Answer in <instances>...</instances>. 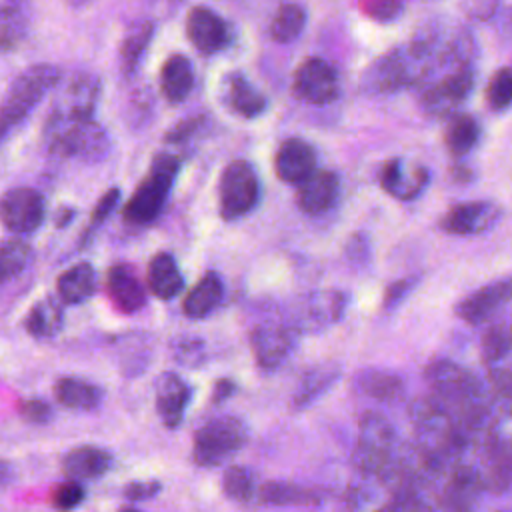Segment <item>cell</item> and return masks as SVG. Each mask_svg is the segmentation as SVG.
Masks as SVG:
<instances>
[{"instance_id":"cell-1","label":"cell","mask_w":512,"mask_h":512,"mask_svg":"<svg viewBox=\"0 0 512 512\" xmlns=\"http://www.w3.org/2000/svg\"><path fill=\"white\" fill-rule=\"evenodd\" d=\"M178 172L180 160L174 154H156L150 162L148 174L140 180L134 194L126 202L122 218L132 226H142L156 220L170 196Z\"/></svg>"},{"instance_id":"cell-2","label":"cell","mask_w":512,"mask_h":512,"mask_svg":"<svg viewBox=\"0 0 512 512\" xmlns=\"http://www.w3.org/2000/svg\"><path fill=\"white\" fill-rule=\"evenodd\" d=\"M58 80L60 70L52 64H34L18 74L0 104V136L22 122Z\"/></svg>"},{"instance_id":"cell-3","label":"cell","mask_w":512,"mask_h":512,"mask_svg":"<svg viewBox=\"0 0 512 512\" xmlns=\"http://www.w3.org/2000/svg\"><path fill=\"white\" fill-rule=\"evenodd\" d=\"M46 140L52 152L84 160H100L110 150L106 130L92 118H62L52 114L46 124Z\"/></svg>"},{"instance_id":"cell-4","label":"cell","mask_w":512,"mask_h":512,"mask_svg":"<svg viewBox=\"0 0 512 512\" xmlns=\"http://www.w3.org/2000/svg\"><path fill=\"white\" fill-rule=\"evenodd\" d=\"M432 72V64L424 50L412 40L378 58L366 74V86L372 92H396L424 80Z\"/></svg>"},{"instance_id":"cell-5","label":"cell","mask_w":512,"mask_h":512,"mask_svg":"<svg viewBox=\"0 0 512 512\" xmlns=\"http://www.w3.org/2000/svg\"><path fill=\"white\" fill-rule=\"evenodd\" d=\"M430 388L444 402L454 404L464 410L470 420H478L482 416V386L478 378L452 360H434L426 366L424 372Z\"/></svg>"},{"instance_id":"cell-6","label":"cell","mask_w":512,"mask_h":512,"mask_svg":"<svg viewBox=\"0 0 512 512\" xmlns=\"http://www.w3.org/2000/svg\"><path fill=\"white\" fill-rule=\"evenodd\" d=\"M248 440V426L238 416H216L194 434L192 456L200 466H218L234 456Z\"/></svg>"},{"instance_id":"cell-7","label":"cell","mask_w":512,"mask_h":512,"mask_svg":"<svg viewBox=\"0 0 512 512\" xmlns=\"http://www.w3.org/2000/svg\"><path fill=\"white\" fill-rule=\"evenodd\" d=\"M260 180L248 160H232L218 180V210L222 220L232 222L256 208Z\"/></svg>"},{"instance_id":"cell-8","label":"cell","mask_w":512,"mask_h":512,"mask_svg":"<svg viewBox=\"0 0 512 512\" xmlns=\"http://www.w3.org/2000/svg\"><path fill=\"white\" fill-rule=\"evenodd\" d=\"M292 90L298 100L312 106H326L340 94V80L336 70L322 58L310 56L294 70Z\"/></svg>"},{"instance_id":"cell-9","label":"cell","mask_w":512,"mask_h":512,"mask_svg":"<svg viewBox=\"0 0 512 512\" xmlns=\"http://www.w3.org/2000/svg\"><path fill=\"white\" fill-rule=\"evenodd\" d=\"M476 72L472 64L450 68L446 76L432 82L422 92V104L428 112L438 116H454V110L470 96Z\"/></svg>"},{"instance_id":"cell-10","label":"cell","mask_w":512,"mask_h":512,"mask_svg":"<svg viewBox=\"0 0 512 512\" xmlns=\"http://www.w3.org/2000/svg\"><path fill=\"white\" fill-rule=\"evenodd\" d=\"M296 326L282 322H264L252 330L250 346L260 368L276 370L286 362L296 346Z\"/></svg>"},{"instance_id":"cell-11","label":"cell","mask_w":512,"mask_h":512,"mask_svg":"<svg viewBox=\"0 0 512 512\" xmlns=\"http://www.w3.org/2000/svg\"><path fill=\"white\" fill-rule=\"evenodd\" d=\"M44 220V198L34 188H12L0 198V222L16 234L34 232Z\"/></svg>"},{"instance_id":"cell-12","label":"cell","mask_w":512,"mask_h":512,"mask_svg":"<svg viewBox=\"0 0 512 512\" xmlns=\"http://www.w3.org/2000/svg\"><path fill=\"white\" fill-rule=\"evenodd\" d=\"M502 216V208L488 200L460 202L446 210L438 226L452 236H476L490 230Z\"/></svg>"},{"instance_id":"cell-13","label":"cell","mask_w":512,"mask_h":512,"mask_svg":"<svg viewBox=\"0 0 512 512\" xmlns=\"http://www.w3.org/2000/svg\"><path fill=\"white\" fill-rule=\"evenodd\" d=\"M186 36L202 54H216L230 42L228 22L208 6H192L186 16Z\"/></svg>"},{"instance_id":"cell-14","label":"cell","mask_w":512,"mask_h":512,"mask_svg":"<svg viewBox=\"0 0 512 512\" xmlns=\"http://www.w3.org/2000/svg\"><path fill=\"white\" fill-rule=\"evenodd\" d=\"M510 300V282L508 278H502L498 282L486 284L468 296H464L456 304V316L472 326L484 324L490 318H494Z\"/></svg>"},{"instance_id":"cell-15","label":"cell","mask_w":512,"mask_h":512,"mask_svg":"<svg viewBox=\"0 0 512 512\" xmlns=\"http://www.w3.org/2000/svg\"><path fill=\"white\" fill-rule=\"evenodd\" d=\"M378 182L392 198L414 200L430 182V172L422 164H406L402 158H392L382 166Z\"/></svg>"},{"instance_id":"cell-16","label":"cell","mask_w":512,"mask_h":512,"mask_svg":"<svg viewBox=\"0 0 512 512\" xmlns=\"http://www.w3.org/2000/svg\"><path fill=\"white\" fill-rule=\"evenodd\" d=\"M192 390L176 372H162L156 378V412L166 428H178L186 414Z\"/></svg>"},{"instance_id":"cell-17","label":"cell","mask_w":512,"mask_h":512,"mask_svg":"<svg viewBox=\"0 0 512 512\" xmlns=\"http://www.w3.org/2000/svg\"><path fill=\"white\" fill-rule=\"evenodd\" d=\"M316 150L302 138L284 140L274 156V172L282 182L300 184L316 170Z\"/></svg>"},{"instance_id":"cell-18","label":"cell","mask_w":512,"mask_h":512,"mask_svg":"<svg viewBox=\"0 0 512 512\" xmlns=\"http://www.w3.org/2000/svg\"><path fill=\"white\" fill-rule=\"evenodd\" d=\"M346 294L340 290H320L306 296L300 314H298V326L296 330H322L334 322H338L346 308Z\"/></svg>"},{"instance_id":"cell-19","label":"cell","mask_w":512,"mask_h":512,"mask_svg":"<svg viewBox=\"0 0 512 512\" xmlns=\"http://www.w3.org/2000/svg\"><path fill=\"white\" fill-rule=\"evenodd\" d=\"M338 198V176L332 170H314L296 188V204L308 216L328 212Z\"/></svg>"},{"instance_id":"cell-20","label":"cell","mask_w":512,"mask_h":512,"mask_svg":"<svg viewBox=\"0 0 512 512\" xmlns=\"http://www.w3.org/2000/svg\"><path fill=\"white\" fill-rule=\"evenodd\" d=\"M106 292L112 304L124 314H134L146 304V288L130 264L110 266L106 274Z\"/></svg>"},{"instance_id":"cell-21","label":"cell","mask_w":512,"mask_h":512,"mask_svg":"<svg viewBox=\"0 0 512 512\" xmlns=\"http://www.w3.org/2000/svg\"><path fill=\"white\" fill-rule=\"evenodd\" d=\"M100 94V80L92 74H76L66 84L54 114L62 118H92Z\"/></svg>"},{"instance_id":"cell-22","label":"cell","mask_w":512,"mask_h":512,"mask_svg":"<svg viewBox=\"0 0 512 512\" xmlns=\"http://www.w3.org/2000/svg\"><path fill=\"white\" fill-rule=\"evenodd\" d=\"M222 100L228 110L246 120L258 118L268 106L266 96L242 72H230L224 76Z\"/></svg>"},{"instance_id":"cell-23","label":"cell","mask_w":512,"mask_h":512,"mask_svg":"<svg viewBox=\"0 0 512 512\" xmlns=\"http://www.w3.org/2000/svg\"><path fill=\"white\" fill-rule=\"evenodd\" d=\"M184 288V276L170 252H158L146 268V290L160 300L176 298Z\"/></svg>"},{"instance_id":"cell-24","label":"cell","mask_w":512,"mask_h":512,"mask_svg":"<svg viewBox=\"0 0 512 512\" xmlns=\"http://www.w3.org/2000/svg\"><path fill=\"white\" fill-rule=\"evenodd\" d=\"M194 66L184 54H170L160 68V90L170 104L184 102L194 88Z\"/></svg>"},{"instance_id":"cell-25","label":"cell","mask_w":512,"mask_h":512,"mask_svg":"<svg viewBox=\"0 0 512 512\" xmlns=\"http://www.w3.org/2000/svg\"><path fill=\"white\" fill-rule=\"evenodd\" d=\"M110 464H112V456L98 446H78L70 450L62 460V468L66 476L74 482L100 478L108 472Z\"/></svg>"},{"instance_id":"cell-26","label":"cell","mask_w":512,"mask_h":512,"mask_svg":"<svg viewBox=\"0 0 512 512\" xmlns=\"http://www.w3.org/2000/svg\"><path fill=\"white\" fill-rule=\"evenodd\" d=\"M222 294H224V284L220 276L216 272H208L184 296L182 312L192 320H200L220 304Z\"/></svg>"},{"instance_id":"cell-27","label":"cell","mask_w":512,"mask_h":512,"mask_svg":"<svg viewBox=\"0 0 512 512\" xmlns=\"http://www.w3.org/2000/svg\"><path fill=\"white\" fill-rule=\"evenodd\" d=\"M56 290L64 304H82L96 292V270L88 262H78L58 276Z\"/></svg>"},{"instance_id":"cell-28","label":"cell","mask_w":512,"mask_h":512,"mask_svg":"<svg viewBox=\"0 0 512 512\" xmlns=\"http://www.w3.org/2000/svg\"><path fill=\"white\" fill-rule=\"evenodd\" d=\"M54 394L62 406L72 410H94L104 396L100 386L76 376L60 378L54 386Z\"/></svg>"},{"instance_id":"cell-29","label":"cell","mask_w":512,"mask_h":512,"mask_svg":"<svg viewBox=\"0 0 512 512\" xmlns=\"http://www.w3.org/2000/svg\"><path fill=\"white\" fill-rule=\"evenodd\" d=\"M154 36V24L150 20H136L120 42V66L124 74H134L140 66Z\"/></svg>"},{"instance_id":"cell-30","label":"cell","mask_w":512,"mask_h":512,"mask_svg":"<svg viewBox=\"0 0 512 512\" xmlns=\"http://www.w3.org/2000/svg\"><path fill=\"white\" fill-rule=\"evenodd\" d=\"M390 440H392L390 424L384 418H380L378 414H368V416H364L362 428H360L358 456L366 462L382 460Z\"/></svg>"},{"instance_id":"cell-31","label":"cell","mask_w":512,"mask_h":512,"mask_svg":"<svg viewBox=\"0 0 512 512\" xmlns=\"http://www.w3.org/2000/svg\"><path fill=\"white\" fill-rule=\"evenodd\" d=\"M478 138H480V126L474 116L464 112L450 116L448 128L444 132V142L452 156L456 158L466 156L476 146Z\"/></svg>"},{"instance_id":"cell-32","label":"cell","mask_w":512,"mask_h":512,"mask_svg":"<svg viewBox=\"0 0 512 512\" xmlns=\"http://www.w3.org/2000/svg\"><path fill=\"white\" fill-rule=\"evenodd\" d=\"M340 376V368L334 364H320L302 374L298 388L294 392V406L304 408L314 402L320 394H324L332 382Z\"/></svg>"},{"instance_id":"cell-33","label":"cell","mask_w":512,"mask_h":512,"mask_svg":"<svg viewBox=\"0 0 512 512\" xmlns=\"http://www.w3.org/2000/svg\"><path fill=\"white\" fill-rule=\"evenodd\" d=\"M62 320H64V312H62L60 302L56 298L48 296V298L36 302L34 308L30 310V314L26 316V330L34 336L48 338V336H54L62 328Z\"/></svg>"},{"instance_id":"cell-34","label":"cell","mask_w":512,"mask_h":512,"mask_svg":"<svg viewBox=\"0 0 512 512\" xmlns=\"http://www.w3.org/2000/svg\"><path fill=\"white\" fill-rule=\"evenodd\" d=\"M306 24V10L300 4H280L270 22V38L278 44L294 42Z\"/></svg>"},{"instance_id":"cell-35","label":"cell","mask_w":512,"mask_h":512,"mask_svg":"<svg viewBox=\"0 0 512 512\" xmlns=\"http://www.w3.org/2000/svg\"><path fill=\"white\" fill-rule=\"evenodd\" d=\"M356 386L360 392L378 398V400H394L402 394V380L384 370H362L356 378Z\"/></svg>"},{"instance_id":"cell-36","label":"cell","mask_w":512,"mask_h":512,"mask_svg":"<svg viewBox=\"0 0 512 512\" xmlns=\"http://www.w3.org/2000/svg\"><path fill=\"white\" fill-rule=\"evenodd\" d=\"M260 498L266 504L286 506V504H310L316 502L320 496L310 488H302L290 482H266L260 488Z\"/></svg>"},{"instance_id":"cell-37","label":"cell","mask_w":512,"mask_h":512,"mask_svg":"<svg viewBox=\"0 0 512 512\" xmlns=\"http://www.w3.org/2000/svg\"><path fill=\"white\" fill-rule=\"evenodd\" d=\"M32 248L24 240H6L0 244V282L18 276L30 262Z\"/></svg>"},{"instance_id":"cell-38","label":"cell","mask_w":512,"mask_h":512,"mask_svg":"<svg viewBox=\"0 0 512 512\" xmlns=\"http://www.w3.org/2000/svg\"><path fill=\"white\" fill-rule=\"evenodd\" d=\"M254 474L246 466H228L222 474V490L234 502H248L254 496Z\"/></svg>"},{"instance_id":"cell-39","label":"cell","mask_w":512,"mask_h":512,"mask_svg":"<svg viewBox=\"0 0 512 512\" xmlns=\"http://www.w3.org/2000/svg\"><path fill=\"white\" fill-rule=\"evenodd\" d=\"M24 14L18 4H0V50H10L24 34Z\"/></svg>"},{"instance_id":"cell-40","label":"cell","mask_w":512,"mask_h":512,"mask_svg":"<svg viewBox=\"0 0 512 512\" xmlns=\"http://www.w3.org/2000/svg\"><path fill=\"white\" fill-rule=\"evenodd\" d=\"M482 354L484 360L490 366H498V364H506L508 356H510V336L506 326L496 324L492 326L484 338H482Z\"/></svg>"},{"instance_id":"cell-41","label":"cell","mask_w":512,"mask_h":512,"mask_svg":"<svg viewBox=\"0 0 512 512\" xmlns=\"http://www.w3.org/2000/svg\"><path fill=\"white\" fill-rule=\"evenodd\" d=\"M486 100L490 104L492 110L502 112L510 106L512 102V76H510V68L502 66L494 72V76L490 78L488 86H486Z\"/></svg>"},{"instance_id":"cell-42","label":"cell","mask_w":512,"mask_h":512,"mask_svg":"<svg viewBox=\"0 0 512 512\" xmlns=\"http://www.w3.org/2000/svg\"><path fill=\"white\" fill-rule=\"evenodd\" d=\"M206 346L200 338H178L172 342L174 358L184 366H200L206 360Z\"/></svg>"},{"instance_id":"cell-43","label":"cell","mask_w":512,"mask_h":512,"mask_svg":"<svg viewBox=\"0 0 512 512\" xmlns=\"http://www.w3.org/2000/svg\"><path fill=\"white\" fill-rule=\"evenodd\" d=\"M358 8L364 12V16L376 22H390L404 12V4L396 0H368L360 2Z\"/></svg>"},{"instance_id":"cell-44","label":"cell","mask_w":512,"mask_h":512,"mask_svg":"<svg viewBox=\"0 0 512 512\" xmlns=\"http://www.w3.org/2000/svg\"><path fill=\"white\" fill-rule=\"evenodd\" d=\"M82 500H84V488L80 486V482H74V480L60 484L52 494V506L60 512L74 510Z\"/></svg>"},{"instance_id":"cell-45","label":"cell","mask_w":512,"mask_h":512,"mask_svg":"<svg viewBox=\"0 0 512 512\" xmlns=\"http://www.w3.org/2000/svg\"><path fill=\"white\" fill-rule=\"evenodd\" d=\"M118 202H120V190H118V188L106 190V192L100 196V200L96 202L94 210H92V216H90V230H94L96 226H100V224L116 210Z\"/></svg>"},{"instance_id":"cell-46","label":"cell","mask_w":512,"mask_h":512,"mask_svg":"<svg viewBox=\"0 0 512 512\" xmlns=\"http://www.w3.org/2000/svg\"><path fill=\"white\" fill-rule=\"evenodd\" d=\"M160 482H154V480H146V482H132L124 488V496L130 500V502H142V500H148L152 496H156L160 492Z\"/></svg>"},{"instance_id":"cell-47","label":"cell","mask_w":512,"mask_h":512,"mask_svg":"<svg viewBox=\"0 0 512 512\" xmlns=\"http://www.w3.org/2000/svg\"><path fill=\"white\" fill-rule=\"evenodd\" d=\"M414 284H416V278L414 276H410V278H402V280H398V282H394V284H390L388 288H386V296H384V306L386 308H394L412 288H414Z\"/></svg>"},{"instance_id":"cell-48","label":"cell","mask_w":512,"mask_h":512,"mask_svg":"<svg viewBox=\"0 0 512 512\" xmlns=\"http://www.w3.org/2000/svg\"><path fill=\"white\" fill-rule=\"evenodd\" d=\"M202 120H204L202 116L182 120L180 124H176V126L166 134V142H182V140L190 138V136L200 128V122H202Z\"/></svg>"},{"instance_id":"cell-49","label":"cell","mask_w":512,"mask_h":512,"mask_svg":"<svg viewBox=\"0 0 512 512\" xmlns=\"http://www.w3.org/2000/svg\"><path fill=\"white\" fill-rule=\"evenodd\" d=\"M50 414H52L50 406L42 400L34 398V400H26L22 404V416L30 422H46L50 418Z\"/></svg>"},{"instance_id":"cell-50","label":"cell","mask_w":512,"mask_h":512,"mask_svg":"<svg viewBox=\"0 0 512 512\" xmlns=\"http://www.w3.org/2000/svg\"><path fill=\"white\" fill-rule=\"evenodd\" d=\"M236 392V382L232 378H218L214 388H212V402L220 404L228 400Z\"/></svg>"},{"instance_id":"cell-51","label":"cell","mask_w":512,"mask_h":512,"mask_svg":"<svg viewBox=\"0 0 512 512\" xmlns=\"http://www.w3.org/2000/svg\"><path fill=\"white\" fill-rule=\"evenodd\" d=\"M460 8L464 12H468V16H472V18H488L496 10V4L494 2H468V4H462Z\"/></svg>"},{"instance_id":"cell-52","label":"cell","mask_w":512,"mask_h":512,"mask_svg":"<svg viewBox=\"0 0 512 512\" xmlns=\"http://www.w3.org/2000/svg\"><path fill=\"white\" fill-rule=\"evenodd\" d=\"M120 512H140V510H136V508H132V506H126V508H122Z\"/></svg>"}]
</instances>
